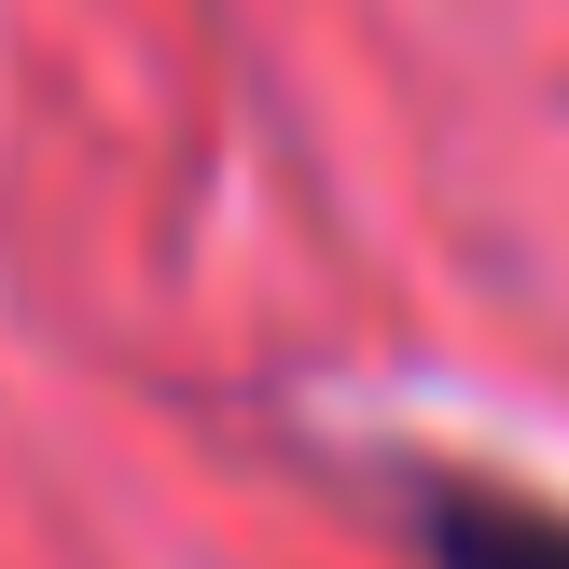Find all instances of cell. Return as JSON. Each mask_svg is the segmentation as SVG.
I'll return each instance as SVG.
<instances>
[{
  "instance_id": "cell-1",
  "label": "cell",
  "mask_w": 569,
  "mask_h": 569,
  "mask_svg": "<svg viewBox=\"0 0 569 569\" xmlns=\"http://www.w3.org/2000/svg\"><path fill=\"white\" fill-rule=\"evenodd\" d=\"M431 556L445 569H569V515L500 500V487H431Z\"/></svg>"
}]
</instances>
